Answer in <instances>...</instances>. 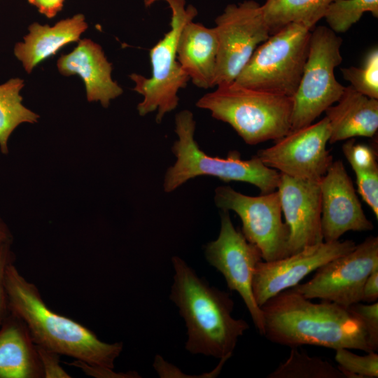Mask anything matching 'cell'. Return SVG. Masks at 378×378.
Returning <instances> with one entry per match:
<instances>
[{
    "label": "cell",
    "instance_id": "12",
    "mask_svg": "<svg viewBox=\"0 0 378 378\" xmlns=\"http://www.w3.org/2000/svg\"><path fill=\"white\" fill-rule=\"evenodd\" d=\"M204 255L207 262L225 279L230 290L236 291L242 298L255 327L263 335L262 311L254 298L252 280L256 265L262 260L260 250L237 230L229 211L220 213V229L216 239L206 244Z\"/></svg>",
    "mask_w": 378,
    "mask_h": 378
},
{
    "label": "cell",
    "instance_id": "7",
    "mask_svg": "<svg viewBox=\"0 0 378 378\" xmlns=\"http://www.w3.org/2000/svg\"><path fill=\"white\" fill-rule=\"evenodd\" d=\"M158 1L167 3L172 10L171 29L150 50L151 76L146 78L132 74L130 77L135 83L133 90L143 97L137 105L139 114L144 116L157 111L155 121L160 123L177 107L178 92L190 80L177 60L176 47L182 27L195 18L197 11L191 5L186 7V0H145V4L150 6Z\"/></svg>",
    "mask_w": 378,
    "mask_h": 378
},
{
    "label": "cell",
    "instance_id": "17",
    "mask_svg": "<svg viewBox=\"0 0 378 378\" xmlns=\"http://www.w3.org/2000/svg\"><path fill=\"white\" fill-rule=\"evenodd\" d=\"M57 66L63 76H79L85 83L88 101L99 102L104 108L123 92L111 78L112 65L102 47L89 38L80 40L71 52L62 55Z\"/></svg>",
    "mask_w": 378,
    "mask_h": 378
},
{
    "label": "cell",
    "instance_id": "4",
    "mask_svg": "<svg viewBox=\"0 0 378 378\" xmlns=\"http://www.w3.org/2000/svg\"><path fill=\"white\" fill-rule=\"evenodd\" d=\"M196 122L188 110L178 112L175 117L177 139L172 151L176 162L165 173L164 192H171L190 179L199 176H211L225 182H246L256 186L261 194L277 189L280 173L268 167L255 155L242 160L240 153L231 150L226 158L212 157L202 151L195 139Z\"/></svg>",
    "mask_w": 378,
    "mask_h": 378
},
{
    "label": "cell",
    "instance_id": "19",
    "mask_svg": "<svg viewBox=\"0 0 378 378\" xmlns=\"http://www.w3.org/2000/svg\"><path fill=\"white\" fill-rule=\"evenodd\" d=\"M330 136L328 143L356 136L372 138L378 130V99L365 96L351 85L326 111Z\"/></svg>",
    "mask_w": 378,
    "mask_h": 378
},
{
    "label": "cell",
    "instance_id": "31",
    "mask_svg": "<svg viewBox=\"0 0 378 378\" xmlns=\"http://www.w3.org/2000/svg\"><path fill=\"white\" fill-rule=\"evenodd\" d=\"M36 347L43 371V378L71 377L60 365L59 354L37 345Z\"/></svg>",
    "mask_w": 378,
    "mask_h": 378
},
{
    "label": "cell",
    "instance_id": "30",
    "mask_svg": "<svg viewBox=\"0 0 378 378\" xmlns=\"http://www.w3.org/2000/svg\"><path fill=\"white\" fill-rule=\"evenodd\" d=\"M13 260L11 241L0 243V326L10 313L6 287V274L8 267L13 263Z\"/></svg>",
    "mask_w": 378,
    "mask_h": 378
},
{
    "label": "cell",
    "instance_id": "23",
    "mask_svg": "<svg viewBox=\"0 0 378 378\" xmlns=\"http://www.w3.org/2000/svg\"><path fill=\"white\" fill-rule=\"evenodd\" d=\"M342 152L355 172L357 192L378 218V165L375 150L365 144L348 139Z\"/></svg>",
    "mask_w": 378,
    "mask_h": 378
},
{
    "label": "cell",
    "instance_id": "21",
    "mask_svg": "<svg viewBox=\"0 0 378 378\" xmlns=\"http://www.w3.org/2000/svg\"><path fill=\"white\" fill-rule=\"evenodd\" d=\"M0 378H43L36 344L24 321L10 312L0 326Z\"/></svg>",
    "mask_w": 378,
    "mask_h": 378
},
{
    "label": "cell",
    "instance_id": "6",
    "mask_svg": "<svg viewBox=\"0 0 378 378\" xmlns=\"http://www.w3.org/2000/svg\"><path fill=\"white\" fill-rule=\"evenodd\" d=\"M310 29L288 24L260 44L234 82L241 86L293 97L308 57Z\"/></svg>",
    "mask_w": 378,
    "mask_h": 378
},
{
    "label": "cell",
    "instance_id": "13",
    "mask_svg": "<svg viewBox=\"0 0 378 378\" xmlns=\"http://www.w3.org/2000/svg\"><path fill=\"white\" fill-rule=\"evenodd\" d=\"M330 136L328 118L290 131L275 144L260 149L257 156L263 164L280 174L318 181L326 174L332 156L326 149Z\"/></svg>",
    "mask_w": 378,
    "mask_h": 378
},
{
    "label": "cell",
    "instance_id": "26",
    "mask_svg": "<svg viewBox=\"0 0 378 378\" xmlns=\"http://www.w3.org/2000/svg\"><path fill=\"white\" fill-rule=\"evenodd\" d=\"M365 12L378 18V0H332L324 18L335 33H344L360 20Z\"/></svg>",
    "mask_w": 378,
    "mask_h": 378
},
{
    "label": "cell",
    "instance_id": "8",
    "mask_svg": "<svg viewBox=\"0 0 378 378\" xmlns=\"http://www.w3.org/2000/svg\"><path fill=\"white\" fill-rule=\"evenodd\" d=\"M342 38L328 27L318 26L311 32L308 57L293 97L290 131L313 123L343 93L345 87L334 74L342 62Z\"/></svg>",
    "mask_w": 378,
    "mask_h": 378
},
{
    "label": "cell",
    "instance_id": "25",
    "mask_svg": "<svg viewBox=\"0 0 378 378\" xmlns=\"http://www.w3.org/2000/svg\"><path fill=\"white\" fill-rule=\"evenodd\" d=\"M267 378H345L340 369L321 358L291 348L288 358Z\"/></svg>",
    "mask_w": 378,
    "mask_h": 378
},
{
    "label": "cell",
    "instance_id": "15",
    "mask_svg": "<svg viewBox=\"0 0 378 378\" xmlns=\"http://www.w3.org/2000/svg\"><path fill=\"white\" fill-rule=\"evenodd\" d=\"M321 231L324 241L339 240L348 231H370L353 183L341 160L333 161L320 180Z\"/></svg>",
    "mask_w": 378,
    "mask_h": 378
},
{
    "label": "cell",
    "instance_id": "3",
    "mask_svg": "<svg viewBox=\"0 0 378 378\" xmlns=\"http://www.w3.org/2000/svg\"><path fill=\"white\" fill-rule=\"evenodd\" d=\"M6 287L10 312L24 321L37 346L74 360L114 369L122 342H103L83 324L52 311L38 288L13 263L6 270Z\"/></svg>",
    "mask_w": 378,
    "mask_h": 378
},
{
    "label": "cell",
    "instance_id": "33",
    "mask_svg": "<svg viewBox=\"0 0 378 378\" xmlns=\"http://www.w3.org/2000/svg\"><path fill=\"white\" fill-rule=\"evenodd\" d=\"M378 299V270L373 271L367 278L362 290L361 302L372 303Z\"/></svg>",
    "mask_w": 378,
    "mask_h": 378
},
{
    "label": "cell",
    "instance_id": "16",
    "mask_svg": "<svg viewBox=\"0 0 378 378\" xmlns=\"http://www.w3.org/2000/svg\"><path fill=\"white\" fill-rule=\"evenodd\" d=\"M277 191L289 228L288 255L323 241L320 180H302L280 174Z\"/></svg>",
    "mask_w": 378,
    "mask_h": 378
},
{
    "label": "cell",
    "instance_id": "32",
    "mask_svg": "<svg viewBox=\"0 0 378 378\" xmlns=\"http://www.w3.org/2000/svg\"><path fill=\"white\" fill-rule=\"evenodd\" d=\"M66 363L78 368L86 375L95 378H134L139 377L135 372H116L113 368L90 364L78 360Z\"/></svg>",
    "mask_w": 378,
    "mask_h": 378
},
{
    "label": "cell",
    "instance_id": "22",
    "mask_svg": "<svg viewBox=\"0 0 378 378\" xmlns=\"http://www.w3.org/2000/svg\"><path fill=\"white\" fill-rule=\"evenodd\" d=\"M332 0H266L261 6L270 35L290 23L312 29Z\"/></svg>",
    "mask_w": 378,
    "mask_h": 378
},
{
    "label": "cell",
    "instance_id": "18",
    "mask_svg": "<svg viewBox=\"0 0 378 378\" xmlns=\"http://www.w3.org/2000/svg\"><path fill=\"white\" fill-rule=\"evenodd\" d=\"M218 40L214 27L188 21L182 27L177 42V60L182 70L197 88L215 87Z\"/></svg>",
    "mask_w": 378,
    "mask_h": 378
},
{
    "label": "cell",
    "instance_id": "2",
    "mask_svg": "<svg viewBox=\"0 0 378 378\" xmlns=\"http://www.w3.org/2000/svg\"><path fill=\"white\" fill-rule=\"evenodd\" d=\"M172 261L174 275L169 298L186 323V349L192 354L229 359L248 323L232 316L234 302L229 293L198 276L180 257L174 256Z\"/></svg>",
    "mask_w": 378,
    "mask_h": 378
},
{
    "label": "cell",
    "instance_id": "9",
    "mask_svg": "<svg viewBox=\"0 0 378 378\" xmlns=\"http://www.w3.org/2000/svg\"><path fill=\"white\" fill-rule=\"evenodd\" d=\"M214 202L222 211H233L239 216L242 234L260 250L262 260L288 256L289 228L282 220L277 190L248 196L221 186L215 189Z\"/></svg>",
    "mask_w": 378,
    "mask_h": 378
},
{
    "label": "cell",
    "instance_id": "29",
    "mask_svg": "<svg viewBox=\"0 0 378 378\" xmlns=\"http://www.w3.org/2000/svg\"><path fill=\"white\" fill-rule=\"evenodd\" d=\"M347 309L363 323L366 331L368 344L372 351L378 350V302L369 304L357 302Z\"/></svg>",
    "mask_w": 378,
    "mask_h": 378
},
{
    "label": "cell",
    "instance_id": "27",
    "mask_svg": "<svg viewBox=\"0 0 378 378\" xmlns=\"http://www.w3.org/2000/svg\"><path fill=\"white\" fill-rule=\"evenodd\" d=\"M344 78L357 92L378 99V49L374 47L365 55L360 67L341 69Z\"/></svg>",
    "mask_w": 378,
    "mask_h": 378
},
{
    "label": "cell",
    "instance_id": "20",
    "mask_svg": "<svg viewBox=\"0 0 378 378\" xmlns=\"http://www.w3.org/2000/svg\"><path fill=\"white\" fill-rule=\"evenodd\" d=\"M87 28L85 16L81 13L62 20L52 27L32 23L24 41L15 44L14 55L30 74L40 62L55 55L64 46L79 41Z\"/></svg>",
    "mask_w": 378,
    "mask_h": 378
},
{
    "label": "cell",
    "instance_id": "24",
    "mask_svg": "<svg viewBox=\"0 0 378 378\" xmlns=\"http://www.w3.org/2000/svg\"><path fill=\"white\" fill-rule=\"evenodd\" d=\"M24 80L10 78L0 85V150L8 153V142L13 132L22 123L37 122L39 115L25 107L22 102L20 91Z\"/></svg>",
    "mask_w": 378,
    "mask_h": 378
},
{
    "label": "cell",
    "instance_id": "14",
    "mask_svg": "<svg viewBox=\"0 0 378 378\" xmlns=\"http://www.w3.org/2000/svg\"><path fill=\"white\" fill-rule=\"evenodd\" d=\"M355 246V242L349 239L323 241L285 258L261 260L255 267L252 280L256 303L262 306L279 293L295 286L308 274Z\"/></svg>",
    "mask_w": 378,
    "mask_h": 378
},
{
    "label": "cell",
    "instance_id": "10",
    "mask_svg": "<svg viewBox=\"0 0 378 378\" xmlns=\"http://www.w3.org/2000/svg\"><path fill=\"white\" fill-rule=\"evenodd\" d=\"M215 23L218 45L216 87L234 82L256 48L270 34L261 5L253 0L228 4Z\"/></svg>",
    "mask_w": 378,
    "mask_h": 378
},
{
    "label": "cell",
    "instance_id": "11",
    "mask_svg": "<svg viewBox=\"0 0 378 378\" xmlns=\"http://www.w3.org/2000/svg\"><path fill=\"white\" fill-rule=\"evenodd\" d=\"M376 270L378 237L370 236L351 251L318 267L309 281L290 289L307 299H320L347 308L361 302L365 281Z\"/></svg>",
    "mask_w": 378,
    "mask_h": 378
},
{
    "label": "cell",
    "instance_id": "28",
    "mask_svg": "<svg viewBox=\"0 0 378 378\" xmlns=\"http://www.w3.org/2000/svg\"><path fill=\"white\" fill-rule=\"evenodd\" d=\"M335 359L345 378L378 377V354L375 351L360 356L348 349H337L335 350Z\"/></svg>",
    "mask_w": 378,
    "mask_h": 378
},
{
    "label": "cell",
    "instance_id": "5",
    "mask_svg": "<svg viewBox=\"0 0 378 378\" xmlns=\"http://www.w3.org/2000/svg\"><path fill=\"white\" fill-rule=\"evenodd\" d=\"M293 97L246 88L234 81L219 85L196 106L229 124L248 145L276 141L291 130Z\"/></svg>",
    "mask_w": 378,
    "mask_h": 378
},
{
    "label": "cell",
    "instance_id": "34",
    "mask_svg": "<svg viewBox=\"0 0 378 378\" xmlns=\"http://www.w3.org/2000/svg\"><path fill=\"white\" fill-rule=\"evenodd\" d=\"M38 11L48 18H54L64 5V0H28Z\"/></svg>",
    "mask_w": 378,
    "mask_h": 378
},
{
    "label": "cell",
    "instance_id": "1",
    "mask_svg": "<svg viewBox=\"0 0 378 378\" xmlns=\"http://www.w3.org/2000/svg\"><path fill=\"white\" fill-rule=\"evenodd\" d=\"M260 308L263 336L273 343L290 348L315 345L372 351L361 321L336 303L325 300L313 303L289 288L269 299Z\"/></svg>",
    "mask_w": 378,
    "mask_h": 378
},
{
    "label": "cell",
    "instance_id": "35",
    "mask_svg": "<svg viewBox=\"0 0 378 378\" xmlns=\"http://www.w3.org/2000/svg\"><path fill=\"white\" fill-rule=\"evenodd\" d=\"M6 241H12V236L8 226L0 218V243Z\"/></svg>",
    "mask_w": 378,
    "mask_h": 378
}]
</instances>
